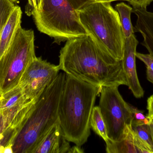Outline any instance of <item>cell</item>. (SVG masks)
Wrapping results in <instances>:
<instances>
[{"mask_svg": "<svg viewBox=\"0 0 153 153\" xmlns=\"http://www.w3.org/2000/svg\"><path fill=\"white\" fill-rule=\"evenodd\" d=\"M58 66L66 74L101 88L127 85L122 60L102 51L88 35L66 41Z\"/></svg>", "mask_w": 153, "mask_h": 153, "instance_id": "obj_1", "label": "cell"}, {"mask_svg": "<svg viewBox=\"0 0 153 153\" xmlns=\"http://www.w3.org/2000/svg\"><path fill=\"white\" fill-rule=\"evenodd\" d=\"M99 86L66 74L58 107V121L67 141L81 146L91 134L90 120Z\"/></svg>", "mask_w": 153, "mask_h": 153, "instance_id": "obj_2", "label": "cell"}, {"mask_svg": "<svg viewBox=\"0 0 153 153\" xmlns=\"http://www.w3.org/2000/svg\"><path fill=\"white\" fill-rule=\"evenodd\" d=\"M66 73L58 74L36 101L12 144L13 153H33L58 120V107Z\"/></svg>", "mask_w": 153, "mask_h": 153, "instance_id": "obj_3", "label": "cell"}, {"mask_svg": "<svg viewBox=\"0 0 153 153\" xmlns=\"http://www.w3.org/2000/svg\"><path fill=\"white\" fill-rule=\"evenodd\" d=\"M111 3L97 2L77 12L87 35L98 47L116 60L121 61L126 37L118 12Z\"/></svg>", "mask_w": 153, "mask_h": 153, "instance_id": "obj_4", "label": "cell"}, {"mask_svg": "<svg viewBox=\"0 0 153 153\" xmlns=\"http://www.w3.org/2000/svg\"><path fill=\"white\" fill-rule=\"evenodd\" d=\"M32 16L38 30L56 44L87 35L77 10L68 0H42Z\"/></svg>", "mask_w": 153, "mask_h": 153, "instance_id": "obj_5", "label": "cell"}, {"mask_svg": "<svg viewBox=\"0 0 153 153\" xmlns=\"http://www.w3.org/2000/svg\"><path fill=\"white\" fill-rule=\"evenodd\" d=\"M32 30L19 27L0 59V96L17 86L26 69L36 58Z\"/></svg>", "mask_w": 153, "mask_h": 153, "instance_id": "obj_6", "label": "cell"}, {"mask_svg": "<svg viewBox=\"0 0 153 153\" xmlns=\"http://www.w3.org/2000/svg\"><path fill=\"white\" fill-rule=\"evenodd\" d=\"M118 86H104L101 89L99 107L107 128L108 136L113 142L123 138L133 120L131 105L127 103L119 91Z\"/></svg>", "mask_w": 153, "mask_h": 153, "instance_id": "obj_7", "label": "cell"}, {"mask_svg": "<svg viewBox=\"0 0 153 153\" xmlns=\"http://www.w3.org/2000/svg\"><path fill=\"white\" fill-rule=\"evenodd\" d=\"M58 66L36 57L27 67L18 85L29 99L36 101L59 74Z\"/></svg>", "mask_w": 153, "mask_h": 153, "instance_id": "obj_8", "label": "cell"}, {"mask_svg": "<svg viewBox=\"0 0 153 153\" xmlns=\"http://www.w3.org/2000/svg\"><path fill=\"white\" fill-rule=\"evenodd\" d=\"M138 44L134 34L126 38L122 62L127 86L135 98L140 99L144 95V91L141 86L137 72L136 54Z\"/></svg>", "mask_w": 153, "mask_h": 153, "instance_id": "obj_9", "label": "cell"}, {"mask_svg": "<svg viewBox=\"0 0 153 153\" xmlns=\"http://www.w3.org/2000/svg\"><path fill=\"white\" fill-rule=\"evenodd\" d=\"M36 101L29 99L19 85L0 96V113L4 118L6 128L14 122L25 108Z\"/></svg>", "mask_w": 153, "mask_h": 153, "instance_id": "obj_10", "label": "cell"}, {"mask_svg": "<svg viewBox=\"0 0 153 153\" xmlns=\"http://www.w3.org/2000/svg\"><path fill=\"white\" fill-rule=\"evenodd\" d=\"M106 144L108 153H153L150 146L134 132L132 125L128 126L124 137L120 141L113 142L109 139Z\"/></svg>", "mask_w": 153, "mask_h": 153, "instance_id": "obj_11", "label": "cell"}, {"mask_svg": "<svg viewBox=\"0 0 153 153\" xmlns=\"http://www.w3.org/2000/svg\"><path fill=\"white\" fill-rule=\"evenodd\" d=\"M69 142L65 137L57 120L48 130L33 153H67L71 148Z\"/></svg>", "mask_w": 153, "mask_h": 153, "instance_id": "obj_12", "label": "cell"}, {"mask_svg": "<svg viewBox=\"0 0 153 153\" xmlns=\"http://www.w3.org/2000/svg\"><path fill=\"white\" fill-rule=\"evenodd\" d=\"M133 12L137 18L134 32L142 34L143 40L141 44L153 56V12L143 8L133 9Z\"/></svg>", "mask_w": 153, "mask_h": 153, "instance_id": "obj_13", "label": "cell"}, {"mask_svg": "<svg viewBox=\"0 0 153 153\" xmlns=\"http://www.w3.org/2000/svg\"><path fill=\"white\" fill-rule=\"evenodd\" d=\"M22 11L15 5L9 19L0 33V59L13 40L21 23Z\"/></svg>", "mask_w": 153, "mask_h": 153, "instance_id": "obj_14", "label": "cell"}, {"mask_svg": "<svg viewBox=\"0 0 153 153\" xmlns=\"http://www.w3.org/2000/svg\"><path fill=\"white\" fill-rule=\"evenodd\" d=\"M115 9L119 14L125 37H129L135 32L131 21V14L133 12V8L122 2L117 4L115 6Z\"/></svg>", "mask_w": 153, "mask_h": 153, "instance_id": "obj_15", "label": "cell"}, {"mask_svg": "<svg viewBox=\"0 0 153 153\" xmlns=\"http://www.w3.org/2000/svg\"><path fill=\"white\" fill-rule=\"evenodd\" d=\"M91 128L105 143L109 139L108 136L107 128L99 106L94 107L92 111L90 120Z\"/></svg>", "mask_w": 153, "mask_h": 153, "instance_id": "obj_16", "label": "cell"}, {"mask_svg": "<svg viewBox=\"0 0 153 153\" xmlns=\"http://www.w3.org/2000/svg\"><path fill=\"white\" fill-rule=\"evenodd\" d=\"M15 6L12 0H0V33Z\"/></svg>", "mask_w": 153, "mask_h": 153, "instance_id": "obj_17", "label": "cell"}, {"mask_svg": "<svg viewBox=\"0 0 153 153\" xmlns=\"http://www.w3.org/2000/svg\"><path fill=\"white\" fill-rule=\"evenodd\" d=\"M138 137L150 146L153 152V140L150 124L132 127Z\"/></svg>", "mask_w": 153, "mask_h": 153, "instance_id": "obj_18", "label": "cell"}, {"mask_svg": "<svg viewBox=\"0 0 153 153\" xmlns=\"http://www.w3.org/2000/svg\"><path fill=\"white\" fill-rule=\"evenodd\" d=\"M131 108L133 114L132 127L150 124V118L148 116L145 115L143 111L134 106H131Z\"/></svg>", "mask_w": 153, "mask_h": 153, "instance_id": "obj_19", "label": "cell"}, {"mask_svg": "<svg viewBox=\"0 0 153 153\" xmlns=\"http://www.w3.org/2000/svg\"><path fill=\"white\" fill-rule=\"evenodd\" d=\"M71 3V4L73 6L74 9L76 10H81L84 8L85 6L100 1L111 2L116 1H127L128 2V0H68Z\"/></svg>", "mask_w": 153, "mask_h": 153, "instance_id": "obj_20", "label": "cell"}, {"mask_svg": "<svg viewBox=\"0 0 153 153\" xmlns=\"http://www.w3.org/2000/svg\"><path fill=\"white\" fill-rule=\"evenodd\" d=\"M42 0H27L25 13L28 16H31L34 12L40 8Z\"/></svg>", "mask_w": 153, "mask_h": 153, "instance_id": "obj_21", "label": "cell"}, {"mask_svg": "<svg viewBox=\"0 0 153 153\" xmlns=\"http://www.w3.org/2000/svg\"><path fill=\"white\" fill-rule=\"evenodd\" d=\"M136 56L146 66V68L153 71V56L151 54H144L136 52Z\"/></svg>", "mask_w": 153, "mask_h": 153, "instance_id": "obj_22", "label": "cell"}, {"mask_svg": "<svg viewBox=\"0 0 153 153\" xmlns=\"http://www.w3.org/2000/svg\"><path fill=\"white\" fill-rule=\"evenodd\" d=\"M153 0H128V2L133 6V9L143 8L147 9Z\"/></svg>", "mask_w": 153, "mask_h": 153, "instance_id": "obj_23", "label": "cell"}, {"mask_svg": "<svg viewBox=\"0 0 153 153\" xmlns=\"http://www.w3.org/2000/svg\"><path fill=\"white\" fill-rule=\"evenodd\" d=\"M147 109L148 111V116H153V94L147 99Z\"/></svg>", "mask_w": 153, "mask_h": 153, "instance_id": "obj_24", "label": "cell"}, {"mask_svg": "<svg viewBox=\"0 0 153 153\" xmlns=\"http://www.w3.org/2000/svg\"><path fill=\"white\" fill-rule=\"evenodd\" d=\"M6 128L5 121L2 114L0 113V135L4 131Z\"/></svg>", "mask_w": 153, "mask_h": 153, "instance_id": "obj_25", "label": "cell"}, {"mask_svg": "<svg viewBox=\"0 0 153 153\" xmlns=\"http://www.w3.org/2000/svg\"><path fill=\"white\" fill-rule=\"evenodd\" d=\"M83 152V150L81 149V146H77L76 145V146L71 147L67 153H81Z\"/></svg>", "mask_w": 153, "mask_h": 153, "instance_id": "obj_26", "label": "cell"}, {"mask_svg": "<svg viewBox=\"0 0 153 153\" xmlns=\"http://www.w3.org/2000/svg\"><path fill=\"white\" fill-rule=\"evenodd\" d=\"M146 77L148 81L153 84V71L146 68Z\"/></svg>", "mask_w": 153, "mask_h": 153, "instance_id": "obj_27", "label": "cell"}, {"mask_svg": "<svg viewBox=\"0 0 153 153\" xmlns=\"http://www.w3.org/2000/svg\"><path fill=\"white\" fill-rule=\"evenodd\" d=\"M150 118V126L151 127V131H152V136L153 140V116L149 117Z\"/></svg>", "mask_w": 153, "mask_h": 153, "instance_id": "obj_28", "label": "cell"}, {"mask_svg": "<svg viewBox=\"0 0 153 153\" xmlns=\"http://www.w3.org/2000/svg\"><path fill=\"white\" fill-rule=\"evenodd\" d=\"M12 1H13L15 3L18 2V0H12Z\"/></svg>", "mask_w": 153, "mask_h": 153, "instance_id": "obj_29", "label": "cell"}]
</instances>
